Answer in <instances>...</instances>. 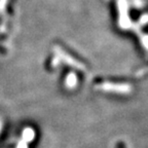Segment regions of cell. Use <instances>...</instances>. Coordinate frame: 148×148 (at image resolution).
I'll use <instances>...</instances> for the list:
<instances>
[{
    "label": "cell",
    "instance_id": "cell-1",
    "mask_svg": "<svg viewBox=\"0 0 148 148\" xmlns=\"http://www.w3.org/2000/svg\"><path fill=\"white\" fill-rule=\"evenodd\" d=\"M35 136V133H34V130H32L31 127H26L25 130L23 131V141H25L26 143L28 142H31L34 139Z\"/></svg>",
    "mask_w": 148,
    "mask_h": 148
},
{
    "label": "cell",
    "instance_id": "cell-2",
    "mask_svg": "<svg viewBox=\"0 0 148 148\" xmlns=\"http://www.w3.org/2000/svg\"><path fill=\"white\" fill-rule=\"evenodd\" d=\"M75 84H76V79H75V76L70 75L69 78L67 79V86H69V88H74Z\"/></svg>",
    "mask_w": 148,
    "mask_h": 148
},
{
    "label": "cell",
    "instance_id": "cell-3",
    "mask_svg": "<svg viewBox=\"0 0 148 148\" xmlns=\"http://www.w3.org/2000/svg\"><path fill=\"white\" fill-rule=\"evenodd\" d=\"M16 148H28V145H27V143H26L25 141L21 140V141L18 142V146H16Z\"/></svg>",
    "mask_w": 148,
    "mask_h": 148
}]
</instances>
